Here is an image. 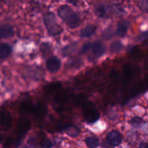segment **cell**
<instances>
[{
	"instance_id": "277c9868",
	"label": "cell",
	"mask_w": 148,
	"mask_h": 148,
	"mask_svg": "<svg viewBox=\"0 0 148 148\" xmlns=\"http://www.w3.org/2000/svg\"><path fill=\"white\" fill-rule=\"evenodd\" d=\"M122 135L119 132L116 130H112L108 133L106 136V141L108 145L111 146H118L122 143Z\"/></svg>"
},
{
	"instance_id": "ac0fdd59",
	"label": "cell",
	"mask_w": 148,
	"mask_h": 148,
	"mask_svg": "<svg viewBox=\"0 0 148 148\" xmlns=\"http://www.w3.org/2000/svg\"><path fill=\"white\" fill-rule=\"evenodd\" d=\"M114 36V30L112 26H109L103 30L102 33V38L105 40H110Z\"/></svg>"
},
{
	"instance_id": "8992f818",
	"label": "cell",
	"mask_w": 148,
	"mask_h": 148,
	"mask_svg": "<svg viewBox=\"0 0 148 148\" xmlns=\"http://www.w3.org/2000/svg\"><path fill=\"white\" fill-rule=\"evenodd\" d=\"M12 119L10 112L3 111L0 113V127L2 130H7L12 126Z\"/></svg>"
},
{
	"instance_id": "484cf974",
	"label": "cell",
	"mask_w": 148,
	"mask_h": 148,
	"mask_svg": "<svg viewBox=\"0 0 148 148\" xmlns=\"http://www.w3.org/2000/svg\"><path fill=\"white\" fill-rule=\"evenodd\" d=\"M66 1L74 6H77L78 4V0H66Z\"/></svg>"
},
{
	"instance_id": "4fadbf2b",
	"label": "cell",
	"mask_w": 148,
	"mask_h": 148,
	"mask_svg": "<svg viewBox=\"0 0 148 148\" xmlns=\"http://www.w3.org/2000/svg\"><path fill=\"white\" fill-rule=\"evenodd\" d=\"M77 44L76 43H72V44H69L68 46H65L64 48L62 49V54L64 56H68L72 55L75 51L77 50Z\"/></svg>"
},
{
	"instance_id": "2e32d148",
	"label": "cell",
	"mask_w": 148,
	"mask_h": 148,
	"mask_svg": "<svg viewBox=\"0 0 148 148\" xmlns=\"http://www.w3.org/2000/svg\"><path fill=\"white\" fill-rule=\"evenodd\" d=\"M82 65V60L79 58H74L69 61L67 64L68 68L70 69H77V68L81 67Z\"/></svg>"
},
{
	"instance_id": "52a82bcc",
	"label": "cell",
	"mask_w": 148,
	"mask_h": 148,
	"mask_svg": "<svg viewBox=\"0 0 148 148\" xmlns=\"http://www.w3.org/2000/svg\"><path fill=\"white\" fill-rule=\"evenodd\" d=\"M61 68V61L57 57H51L46 61V69L51 73H56Z\"/></svg>"
},
{
	"instance_id": "d6986e66",
	"label": "cell",
	"mask_w": 148,
	"mask_h": 148,
	"mask_svg": "<svg viewBox=\"0 0 148 148\" xmlns=\"http://www.w3.org/2000/svg\"><path fill=\"white\" fill-rule=\"evenodd\" d=\"M40 51L42 54L44 56H48L51 53V47L49 45V43H43L40 45Z\"/></svg>"
},
{
	"instance_id": "ba28073f",
	"label": "cell",
	"mask_w": 148,
	"mask_h": 148,
	"mask_svg": "<svg viewBox=\"0 0 148 148\" xmlns=\"http://www.w3.org/2000/svg\"><path fill=\"white\" fill-rule=\"evenodd\" d=\"M14 27L10 24H4L0 26V39H7L14 36Z\"/></svg>"
},
{
	"instance_id": "cb8c5ba5",
	"label": "cell",
	"mask_w": 148,
	"mask_h": 148,
	"mask_svg": "<svg viewBox=\"0 0 148 148\" xmlns=\"http://www.w3.org/2000/svg\"><path fill=\"white\" fill-rule=\"evenodd\" d=\"M41 146L43 147H51L53 146V145H52V143L51 141H50L49 140H44L43 141V143H42V145Z\"/></svg>"
},
{
	"instance_id": "9c48e42d",
	"label": "cell",
	"mask_w": 148,
	"mask_h": 148,
	"mask_svg": "<svg viewBox=\"0 0 148 148\" xmlns=\"http://www.w3.org/2000/svg\"><path fill=\"white\" fill-rule=\"evenodd\" d=\"M129 27H130V23L128 21H127V20L120 21L117 25L116 30L117 36H119V37L125 36L128 32Z\"/></svg>"
},
{
	"instance_id": "ffe728a7",
	"label": "cell",
	"mask_w": 148,
	"mask_h": 148,
	"mask_svg": "<svg viewBox=\"0 0 148 148\" xmlns=\"http://www.w3.org/2000/svg\"><path fill=\"white\" fill-rule=\"evenodd\" d=\"M92 43H90V42L84 43L82 47H81L80 50H79V54L83 55L88 53L89 51H90L91 47H92Z\"/></svg>"
},
{
	"instance_id": "7402d4cb",
	"label": "cell",
	"mask_w": 148,
	"mask_h": 148,
	"mask_svg": "<svg viewBox=\"0 0 148 148\" xmlns=\"http://www.w3.org/2000/svg\"><path fill=\"white\" fill-rule=\"evenodd\" d=\"M65 130L66 131L67 134H69V135L71 136H72V132H73L74 137L79 134V130H78V129H77L75 127H72V126H71V127H67L65 129Z\"/></svg>"
},
{
	"instance_id": "9a60e30c",
	"label": "cell",
	"mask_w": 148,
	"mask_h": 148,
	"mask_svg": "<svg viewBox=\"0 0 148 148\" xmlns=\"http://www.w3.org/2000/svg\"><path fill=\"white\" fill-rule=\"evenodd\" d=\"M107 12H108V7L104 4H99L95 8V12L98 17L101 18H104L107 15Z\"/></svg>"
},
{
	"instance_id": "44dd1931",
	"label": "cell",
	"mask_w": 148,
	"mask_h": 148,
	"mask_svg": "<svg viewBox=\"0 0 148 148\" xmlns=\"http://www.w3.org/2000/svg\"><path fill=\"white\" fill-rule=\"evenodd\" d=\"M139 7L141 9L142 11L148 13V0H140Z\"/></svg>"
},
{
	"instance_id": "30bf717a",
	"label": "cell",
	"mask_w": 148,
	"mask_h": 148,
	"mask_svg": "<svg viewBox=\"0 0 148 148\" xmlns=\"http://www.w3.org/2000/svg\"><path fill=\"white\" fill-rule=\"evenodd\" d=\"M12 49L10 45L6 43H0V60L8 58L12 53Z\"/></svg>"
},
{
	"instance_id": "3957f363",
	"label": "cell",
	"mask_w": 148,
	"mask_h": 148,
	"mask_svg": "<svg viewBox=\"0 0 148 148\" xmlns=\"http://www.w3.org/2000/svg\"><path fill=\"white\" fill-rule=\"evenodd\" d=\"M105 46L103 43L101 41H95L92 43V47H91L90 53L88 56V59L90 62H94L96 59H99L102 56H103L106 53Z\"/></svg>"
},
{
	"instance_id": "e0dca14e",
	"label": "cell",
	"mask_w": 148,
	"mask_h": 148,
	"mask_svg": "<svg viewBox=\"0 0 148 148\" xmlns=\"http://www.w3.org/2000/svg\"><path fill=\"white\" fill-rule=\"evenodd\" d=\"M122 49L123 44L119 40H115V41L112 42L110 46V51L112 53H118V52L121 51Z\"/></svg>"
},
{
	"instance_id": "6da1fadb",
	"label": "cell",
	"mask_w": 148,
	"mask_h": 148,
	"mask_svg": "<svg viewBox=\"0 0 148 148\" xmlns=\"http://www.w3.org/2000/svg\"><path fill=\"white\" fill-rule=\"evenodd\" d=\"M58 15L70 28H77L81 23L79 14L67 5H62L58 9Z\"/></svg>"
},
{
	"instance_id": "8fae6325",
	"label": "cell",
	"mask_w": 148,
	"mask_h": 148,
	"mask_svg": "<svg viewBox=\"0 0 148 148\" xmlns=\"http://www.w3.org/2000/svg\"><path fill=\"white\" fill-rule=\"evenodd\" d=\"M96 27L93 25H88L82 28L80 31V36L82 38H89L95 34Z\"/></svg>"
},
{
	"instance_id": "7c38bea8",
	"label": "cell",
	"mask_w": 148,
	"mask_h": 148,
	"mask_svg": "<svg viewBox=\"0 0 148 148\" xmlns=\"http://www.w3.org/2000/svg\"><path fill=\"white\" fill-rule=\"evenodd\" d=\"M30 127V123L29 121L26 119H20L19 121L18 126H17V131L20 134H24L27 131V130Z\"/></svg>"
},
{
	"instance_id": "d4e9b609",
	"label": "cell",
	"mask_w": 148,
	"mask_h": 148,
	"mask_svg": "<svg viewBox=\"0 0 148 148\" xmlns=\"http://www.w3.org/2000/svg\"><path fill=\"white\" fill-rule=\"evenodd\" d=\"M147 37H148V32H145V33L140 34V36H138V38H137V39H138V40H144V39L147 38Z\"/></svg>"
},
{
	"instance_id": "5b68a950",
	"label": "cell",
	"mask_w": 148,
	"mask_h": 148,
	"mask_svg": "<svg viewBox=\"0 0 148 148\" xmlns=\"http://www.w3.org/2000/svg\"><path fill=\"white\" fill-rule=\"evenodd\" d=\"M84 117L85 120L89 123H93L98 120L99 114L95 108H92L91 106H86L84 111Z\"/></svg>"
},
{
	"instance_id": "5bb4252c",
	"label": "cell",
	"mask_w": 148,
	"mask_h": 148,
	"mask_svg": "<svg viewBox=\"0 0 148 148\" xmlns=\"http://www.w3.org/2000/svg\"><path fill=\"white\" fill-rule=\"evenodd\" d=\"M85 143L88 147L95 148L100 146L99 139L95 137H88L85 139Z\"/></svg>"
},
{
	"instance_id": "4316f807",
	"label": "cell",
	"mask_w": 148,
	"mask_h": 148,
	"mask_svg": "<svg viewBox=\"0 0 148 148\" xmlns=\"http://www.w3.org/2000/svg\"><path fill=\"white\" fill-rule=\"evenodd\" d=\"M140 146L142 147H148V144H144V143H142Z\"/></svg>"
},
{
	"instance_id": "7a4b0ae2",
	"label": "cell",
	"mask_w": 148,
	"mask_h": 148,
	"mask_svg": "<svg viewBox=\"0 0 148 148\" xmlns=\"http://www.w3.org/2000/svg\"><path fill=\"white\" fill-rule=\"evenodd\" d=\"M43 23L49 34L51 36H58L63 30L56 22V16L53 12H46L43 15Z\"/></svg>"
},
{
	"instance_id": "83f0119b",
	"label": "cell",
	"mask_w": 148,
	"mask_h": 148,
	"mask_svg": "<svg viewBox=\"0 0 148 148\" xmlns=\"http://www.w3.org/2000/svg\"><path fill=\"white\" fill-rule=\"evenodd\" d=\"M1 1H7V0H1Z\"/></svg>"
},
{
	"instance_id": "603a6c76",
	"label": "cell",
	"mask_w": 148,
	"mask_h": 148,
	"mask_svg": "<svg viewBox=\"0 0 148 148\" xmlns=\"http://www.w3.org/2000/svg\"><path fill=\"white\" fill-rule=\"evenodd\" d=\"M144 122L143 120L141 118H138V117H135L132 119V124L134 127H140L141 124Z\"/></svg>"
}]
</instances>
